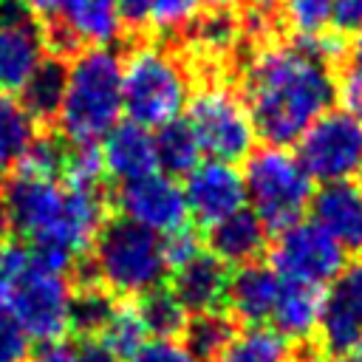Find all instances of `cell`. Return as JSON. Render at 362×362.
<instances>
[{"mask_svg": "<svg viewBox=\"0 0 362 362\" xmlns=\"http://www.w3.org/2000/svg\"><path fill=\"white\" fill-rule=\"evenodd\" d=\"M342 57L339 34L294 42H260L240 74L243 102L255 136L272 147L294 144L339 96L334 62Z\"/></svg>", "mask_w": 362, "mask_h": 362, "instance_id": "6da1fadb", "label": "cell"}, {"mask_svg": "<svg viewBox=\"0 0 362 362\" xmlns=\"http://www.w3.org/2000/svg\"><path fill=\"white\" fill-rule=\"evenodd\" d=\"M0 209L6 229L28 240L37 257L59 272H68L76 257L90 252L107 221V198L102 187L20 170L3 181Z\"/></svg>", "mask_w": 362, "mask_h": 362, "instance_id": "7a4b0ae2", "label": "cell"}, {"mask_svg": "<svg viewBox=\"0 0 362 362\" xmlns=\"http://www.w3.org/2000/svg\"><path fill=\"white\" fill-rule=\"evenodd\" d=\"M74 283L23 240L0 243V303L28 339L57 342L68 331Z\"/></svg>", "mask_w": 362, "mask_h": 362, "instance_id": "3957f363", "label": "cell"}, {"mask_svg": "<svg viewBox=\"0 0 362 362\" xmlns=\"http://www.w3.org/2000/svg\"><path fill=\"white\" fill-rule=\"evenodd\" d=\"M122 116V54L113 45L82 48L65 71V93L57 113L68 144L102 141Z\"/></svg>", "mask_w": 362, "mask_h": 362, "instance_id": "277c9868", "label": "cell"}, {"mask_svg": "<svg viewBox=\"0 0 362 362\" xmlns=\"http://www.w3.org/2000/svg\"><path fill=\"white\" fill-rule=\"evenodd\" d=\"M90 283H99L113 297H141L161 288L170 266L164 257V238L130 223L127 218H107L90 246Z\"/></svg>", "mask_w": 362, "mask_h": 362, "instance_id": "5b68a950", "label": "cell"}, {"mask_svg": "<svg viewBox=\"0 0 362 362\" xmlns=\"http://www.w3.org/2000/svg\"><path fill=\"white\" fill-rule=\"evenodd\" d=\"M189 65L164 42H141L122 59V113L141 127H161L187 107Z\"/></svg>", "mask_w": 362, "mask_h": 362, "instance_id": "8992f818", "label": "cell"}, {"mask_svg": "<svg viewBox=\"0 0 362 362\" xmlns=\"http://www.w3.org/2000/svg\"><path fill=\"white\" fill-rule=\"evenodd\" d=\"M243 189L249 209L269 232H283L286 226L303 221L314 198V181L303 170L300 158L286 147H260L246 156Z\"/></svg>", "mask_w": 362, "mask_h": 362, "instance_id": "52a82bcc", "label": "cell"}, {"mask_svg": "<svg viewBox=\"0 0 362 362\" xmlns=\"http://www.w3.org/2000/svg\"><path fill=\"white\" fill-rule=\"evenodd\" d=\"M187 124L212 161H243L255 147V124L243 96L223 79H206L187 102Z\"/></svg>", "mask_w": 362, "mask_h": 362, "instance_id": "ba28073f", "label": "cell"}, {"mask_svg": "<svg viewBox=\"0 0 362 362\" xmlns=\"http://www.w3.org/2000/svg\"><path fill=\"white\" fill-rule=\"evenodd\" d=\"M297 158L311 181L334 184L356 175L362 164V119L345 107L325 110L297 139Z\"/></svg>", "mask_w": 362, "mask_h": 362, "instance_id": "9c48e42d", "label": "cell"}, {"mask_svg": "<svg viewBox=\"0 0 362 362\" xmlns=\"http://www.w3.org/2000/svg\"><path fill=\"white\" fill-rule=\"evenodd\" d=\"M345 252L334 238H328L314 221H297L277 232V240L272 246V269L283 280L308 283L322 288L325 283H334L339 272L345 269Z\"/></svg>", "mask_w": 362, "mask_h": 362, "instance_id": "30bf717a", "label": "cell"}, {"mask_svg": "<svg viewBox=\"0 0 362 362\" xmlns=\"http://www.w3.org/2000/svg\"><path fill=\"white\" fill-rule=\"evenodd\" d=\"M113 204L122 212V218H127L130 223H139L161 238L184 229L187 218H189L187 201H184V187L161 170H153V173L130 178V181H119V187L113 192Z\"/></svg>", "mask_w": 362, "mask_h": 362, "instance_id": "8fae6325", "label": "cell"}, {"mask_svg": "<svg viewBox=\"0 0 362 362\" xmlns=\"http://www.w3.org/2000/svg\"><path fill=\"white\" fill-rule=\"evenodd\" d=\"M51 57L68 59L82 48L113 45L124 25L116 0H65L54 17L42 25Z\"/></svg>", "mask_w": 362, "mask_h": 362, "instance_id": "7c38bea8", "label": "cell"}, {"mask_svg": "<svg viewBox=\"0 0 362 362\" xmlns=\"http://www.w3.org/2000/svg\"><path fill=\"white\" fill-rule=\"evenodd\" d=\"M48 57L45 31L25 0H0V93H20Z\"/></svg>", "mask_w": 362, "mask_h": 362, "instance_id": "4fadbf2b", "label": "cell"}, {"mask_svg": "<svg viewBox=\"0 0 362 362\" xmlns=\"http://www.w3.org/2000/svg\"><path fill=\"white\" fill-rule=\"evenodd\" d=\"M317 334L320 348L331 356H345L362 342V263L342 269L322 294Z\"/></svg>", "mask_w": 362, "mask_h": 362, "instance_id": "5bb4252c", "label": "cell"}, {"mask_svg": "<svg viewBox=\"0 0 362 362\" xmlns=\"http://www.w3.org/2000/svg\"><path fill=\"white\" fill-rule=\"evenodd\" d=\"M184 201L187 212L204 223L212 226L232 212L243 209L246 204V189H243V175L235 170V164L226 161H198L187 173L184 184Z\"/></svg>", "mask_w": 362, "mask_h": 362, "instance_id": "9a60e30c", "label": "cell"}, {"mask_svg": "<svg viewBox=\"0 0 362 362\" xmlns=\"http://www.w3.org/2000/svg\"><path fill=\"white\" fill-rule=\"evenodd\" d=\"M311 215L345 255H362V192L356 184H322L311 198Z\"/></svg>", "mask_w": 362, "mask_h": 362, "instance_id": "2e32d148", "label": "cell"}, {"mask_svg": "<svg viewBox=\"0 0 362 362\" xmlns=\"http://www.w3.org/2000/svg\"><path fill=\"white\" fill-rule=\"evenodd\" d=\"M229 286V266L218 260L212 252H198L178 269H173L170 291L184 305L187 314H206L221 311Z\"/></svg>", "mask_w": 362, "mask_h": 362, "instance_id": "e0dca14e", "label": "cell"}, {"mask_svg": "<svg viewBox=\"0 0 362 362\" xmlns=\"http://www.w3.org/2000/svg\"><path fill=\"white\" fill-rule=\"evenodd\" d=\"M280 291V274L255 260L243 263L235 272H229V286H226V305L232 314V322L240 325H266L272 317L274 300Z\"/></svg>", "mask_w": 362, "mask_h": 362, "instance_id": "ac0fdd59", "label": "cell"}, {"mask_svg": "<svg viewBox=\"0 0 362 362\" xmlns=\"http://www.w3.org/2000/svg\"><path fill=\"white\" fill-rule=\"evenodd\" d=\"M99 153H102L105 175H110L116 181H130V178L158 170L153 133L136 122H119L102 139Z\"/></svg>", "mask_w": 362, "mask_h": 362, "instance_id": "d6986e66", "label": "cell"}, {"mask_svg": "<svg viewBox=\"0 0 362 362\" xmlns=\"http://www.w3.org/2000/svg\"><path fill=\"white\" fill-rule=\"evenodd\" d=\"M269 240V229L257 221V215L252 209H238L229 218L218 221L209 226L206 232V246L209 252L223 260L226 266H243V263H255Z\"/></svg>", "mask_w": 362, "mask_h": 362, "instance_id": "ffe728a7", "label": "cell"}, {"mask_svg": "<svg viewBox=\"0 0 362 362\" xmlns=\"http://www.w3.org/2000/svg\"><path fill=\"white\" fill-rule=\"evenodd\" d=\"M320 308H322V288L280 277V291L269 320L274 322V331L283 334L288 342H305L317 331Z\"/></svg>", "mask_w": 362, "mask_h": 362, "instance_id": "44dd1931", "label": "cell"}, {"mask_svg": "<svg viewBox=\"0 0 362 362\" xmlns=\"http://www.w3.org/2000/svg\"><path fill=\"white\" fill-rule=\"evenodd\" d=\"M124 28L175 34L198 14V0H116Z\"/></svg>", "mask_w": 362, "mask_h": 362, "instance_id": "7402d4cb", "label": "cell"}, {"mask_svg": "<svg viewBox=\"0 0 362 362\" xmlns=\"http://www.w3.org/2000/svg\"><path fill=\"white\" fill-rule=\"evenodd\" d=\"M65 71L68 62L59 57H45L31 79L20 90V107L34 119V124L57 122L62 93H65Z\"/></svg>", "mask_w": 362, "mask_h": 362, "instance_id": "603a6c76", "label": "cell"}, {"mask_svg": "<svg viewBox=\"0 0 362 362\" xmlns=\"http://www.w3.org/2000/svg\"><path fill=\"white\" fill-rule=\"evenodd\" d=\"M291 342L269 325H243L232 334L215 362H288Z\"/></svg>", "mask_w": 362, "mask_h": 362, "instance_id": "cb8c5ba5", "label": "cell"}, {"mask_svg": "<svg viewBox=\"0 0 362 362\" xmlns=\"http://www.w3.org/2000/svg\"><path fill=\"white\" fill-rule=\"evenodd\" d=\"M156 141V164L167 175H187L201 161V147L187 124V119H173L153 133Z\"/></svg>", "mask_w": 362, "mask_h": 362, "instance_id": "d4e9b609", "label": "cell"}, {"mask_svg": "<svg viewBox=\"0 0 362 362\" xmlns=\"http://www.w3.org/2000/svg\"><path fill=\"white\" fill-rule=\"evenodd\" d=\"M37 139V124L34 119L20 107V102L0 96V181L17 170L20 158Z\"/></svg>", "mask_w": 362, "mask_h": 362, "instance_id": "484cf974", "label": "cell"}, {"mask_svg": "<svg viewBox=\"0 0 362 362\" xmlns=\"http://www.w3.org/2000/svg\"><path fill=\"white\" fill-rule=\"evenodd\" d=\"M116 300L110 291H105L99 283H79L71 297V314L68 328L76 331L82 339H96L113 314Z\"/></svg>", "mask_w": 362, "mask_h": 362, "instance_id": "4316f807", "label": "cell"}, {"mask_svg": "<svg viewBox=\"0 0 362 362\" xmlns=\"http://www.w3.org/2000/svg\"><path fill=\"white\" fill-rule=\"evenodd\" d=\"M235 334V322L232 317L221 314V311H206V314H192L187 317V325L181 331L184 337V348L198 359H212L223 351V345L232 339Z\"/></svg>", "mask_w": 362, "mask_h": 362, "instance_id": "83f0119b", "label": "cell"}, {"mask_svg": "<svg viewBox=\"0 0 362 362\" xmlns=\"http://www.w3.org/2000/svg\"><path fill=\"white\" fill-rule=\"evenodd\" d=\"M136 308H139V317H141L144 328L156 339H175L184 331L187 317H189L184 311V305L175 300V294L170 288H164V286L141 294Z\"/></svg>", "mask_w": 362, "mask_h": 362, "instance_id": "f1b7e54d", "label": "cell"}, {"mask_svg": "<svg viewBox=\"0 0 362 362\" xmlns=\"http://www.w3.org/2000/svg\"><path fill=\"white\" fill-rule=\"evenodd\" d=\"M144 322L139 317V308L133 303H116L113 314L107 317L102 334L96 337L107 351H113L119 359H130L144 345Z\"/></svg>", "mask_w": 362, "mask_h": 362, "instance_id": "f546056e", "label": "cell"}, {"mask_svg": "<svg viewBox=\"0 0 362 362\" xmlns=\"http://www.w3.org/2000/svg\"><path fill=\"white\" fill-rule=\"evenodd\" d=\"M280 25L291 28L300 40L328 34L334 20V0H277Z\"/></svg>", "mask_w": 362, "mask_h": 362, "instance_id": "4dcf8cb0", "label": "cell"}, {"mask_svg": "<svg viewBox=\"0 0 362 362\" xmlns=\"http://www.w3.org/2000/svg\"><path fill=\"white\" fill-rule=\"evenodd\" d=\"M28 337L17 325V320L0 303V362H25L28 359Z\"/></svg>", "mask_w": 362, "mask_h": 362, "instance_id": "1f68e13d", "label": "cell"}, {"mask_svg": "<svg viewBox=\"0 0 362 362\" xmlns=\"http://www.w3.org/2000/svg\"><path fill=\"white\" fill-rule=\"evenodd\" d=\"M124 362H198L178 339H150Z\"/></svg>", "mask_w": 362, "mask_h": 362, "instance_id": "d6a6232c", "label": "cell"}, {"mask_svg": "<svg viewBox=\"0 0 362 362\" xmlns=\"http://www.w3.org/2000/svg\"><path fill=\"white\" fill-rule=\"evenodd\" d=\"M198 252H201V240H198V235H195L192 229H187V226L164 238V257H167L170 272L178 269L181 263H187L189 257H195Z\"/></svg>", "mask_w": 362, "mask_h": 362, "instance_id": "836d02e7", "label": "cell"}, {"mask_svg": "<svg viewBox=\"0 0 362 362\" xmlns=\"http://www.w3.org/2000/svg\"><path fill=\"white\" fill-rule=\"evenodd\" d=\"M331 25L337 34H359L362 31V0H334V20Z\"/></svg>", "mask_w": 362, "mask_h": 362, "instance_id": "e575fe53", "label": "cell"}, {"mask_svg": "<svg viewBox=\"0 0 362 362\" xmlns=\"http://www.w3.org/2000/svg\"><path fill=\"white\" fill-rule=\"evenodd\" d=\"M339 96L345 102V110H351V113H356L362 119V76L359 74L345 71L342 85H339Z\"/></svg>", "mask_w": 362, "mask_h": 362, "instance_id": "d590c367", "label": "cell"}, {"mask_svg": "<svg viewBox=\"0 0 362 362\" xmlns=\"http://www.w3.org/2000/svg\"><path fill=\"white\" fill-rule=\"evenodd\" d=\"M31 362H76V348L57 339V342H45L34 356Z\"/></svg>", "mask_w": 362, "mask_h": 362, "instance_id": "8d00e7d4", "label": "cell"}, {"mask_svg": "<svg viewBox=\"0 0 362 362\" xmlns=\"http://www.w3.org/2000/svg\"><path fill=\"white\" fill-rule=\"evenodd\" d=\"M76 362H122L113 351H107L99 339H82L76 348Z\"/></svg>", "mask_w": 362, "mask_h": 362, "instance_id": "74e56055", "label": "cell"}, {"mask_svg": "<svg viewBox=\"0 0 362 362\" xmlns=\"http://www.w3.org/2000/svg\"><path fill=\"white\" fill-rule=\"evenodd\" d=\"M62 3H65V0H25V6H28L34 14H45V17H54Z\"/></svg>", "mask_w": 362, "mask_h": 362, "instance_id": "f35d334b", "label": "cell"}, {"mask_svg": "<svg viewBox=\"0 0 362 362\" xmlns=\"http://www.w3.org/2000/svg\"><path fill=\"white\" fill-rule=\"evenodd\" d=\"M204 3L206 8H235V6H243L246 0H198Z\"/></svg>", "mask_w": 362, "mask_h": 362, "instance_id": "ab89813d", "label": "cell"}, {"mask_svg": "<svg viewBox=\"0 0 362 362\" xmlns=\"http://www.w3.org/2000/svg\"><path fill=\"white\" fill-rule=\"evenodd\" d=\"M351 362H362V342H359V345L351 351Z\"/></svg>", "mask_w": 362, "mask_h": 362, "instance_id": "60d3db41", "label": "cell"}, {"mask_svg": "<svg viewBox=\"0 0 362 362\" xmlns=\"http://www.w3.org/2000/svg\"><path fill=\"white\" fill-rule=\"evenodd\" d=\"M356 189L362 192V164H359V170H356Z\"/></svg>", "mask_w": 362, "mask_h": 362, "instance_id": "b9f144b4", "label": "cell"}, {"mask_svg": "<svg viewBox=\"0 0 362 362\" xmlns=\"http://www.w3.org/2000/svg\"><path fill=\"white\" fill-rule=\"evenodd\" d=\"M325 362H351V359H342V356H331V359H325Z\"/></svg>", "mask_w": 362, "mask_h": 362, "instance_id": "7bdbcfd3", "label": "cell"}, {"mask_svg": "<svg viewBox=\"0 0 362 362\" xmlns=\"http://www.w3.org/2000/svg\"><path fill=\"white\" fill-rule=\"evenodd\" d=\"M6 232V221H3V209H0V235Z\"/></svg>", "mask_w": 362, "mask_h": 362, "instance_id": "ee69618b", "label": "cell"}]
</instances>
